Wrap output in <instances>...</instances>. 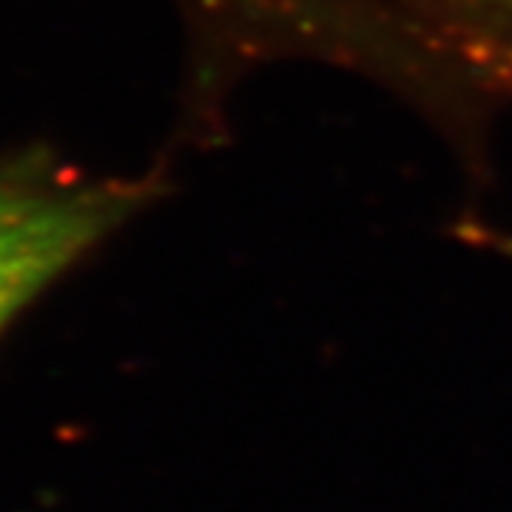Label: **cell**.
Returning <instances> with one entry per match:
<instances>
[{
    "mask_svg": "<svg viewBox=\"0 0 512 512\" xmlns=\"http://www.w3.org/2000/svg\"><path fill=\"white\" fill-rule=\"evenodd\" d=\"M126 183H55L23 217L0 225V330L143 202Z\"/></svg>",
    "mask_w": 512,
    "mask_h": 512,
    "instance_id": "6da1fadb",
    "label": "cell"
},
{
    "mask_svg": "<svg viewBox=\"0 0 512 512\" xmlns=\"http://www.w3.org/2000/svg\"><path fill=\"white\" fill-rule=\"evenodd\" d=\"M55 183H43L32 174H0V225L23 217L49 194Z\"/></svg>",
    "mask_w": 512,
    "mask_h": 512,
    "instance_id": "7a4b0ae2",
    "label": "cell"
}]
</instances>
